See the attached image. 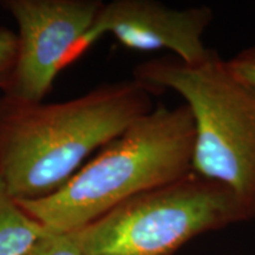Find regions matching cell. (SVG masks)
Listing matches in <instances>:
<instances>
[{
    "label": "cell",
    "mask_w": 255,
    "mask_h": 255,
    "mask_svg": "<svg viewBox=\"0 0 255 255\" xmlns=\"http://www.w3.org/2000/svg\"><path fill=\"white\" fill-rule=\"evenodd\" d=\"M227 62L233 71L255 87V44L240 51Z\"/></svg>",
    "instance_id": "30bf717a"
},
{
    "label": "cell",
    "mask_w": 255,
    "mask_h": 255,
    "mask_svg": "<svg viewBox=\"0 0 255 255\" xmlns=\"http://www.w3.org/2000/svg\"><path fill=\"white\" fill-rule=\"evenodd\" d=\"M47 231V229H46ZM25 255H84L78 232L55 233L47 231Z\"/></svg>",
    "instance_id": "ba28073f"
},
{
    "label": "cell",
    "mask_w": 255,
    "mask_h": 255,
    "mask_svg": "<svg viewBox=\"0 0 255 255\" xmlns=\"http://www.w3.org/2000/svg\"><path fill=\"white\" fill-rule=\"evenodd\" d=\"M132 78L183 98L194 122L193 171L227 187L255 219V87L218 53L199 65L167 55L143 62Z\"/></svg>",
    "instance_id": "3957f363"
},
{
    "label": "cell",
    "mask_w": 255,
    "mask_h": 255,
    "mask_svg": "<svg viewBox=\"0 0 255 255\" xmlns=\"http://www.w3.org/2000/svg\"><path fill=\"white\" fill-rule=\"evenodd\" d=\"M17 58V34L8 28L0 27V92L5 90L11 78Z\"/></svg>",
    "instance_id": "9c48e42d"
},
{
    "label": "cell",
    "mask_w": 255,
    "mask_h": 255,
    "mask_svg": "<svg viewBox=\"0 0 255 255\" xmlns=\"http://www.w3.org/2000/svg\"><path fill=\"white\" fill-rule=\"evenodd\" d=\"M212 20L208 6L177 9L154 0H114L104 2L90 39L95 44L109 33L128 49L167 50L188 65H199L216 53L203 41Z\"/></svg>",
    "instance_id": "8992f818"
},
{
    "label": "cell",
    "mask_w": 255,
    "mask_h": 255,
    "mask_svg": "<svg viewBox=\"0 0 255 255\" xmlns=\"http://www.w3.org/2000/svg\"><path fill=\"white\" fill-rule=\"evenodd\" d=\"M250 220L227 187L191 170L129 197L77 232L84 255H174L199 235Z\"/></svg>",
    "instance_id": "277c9868"
},
{
    "label": "cell",
    "mask_w": 255,
    "mask_h": 255,
    "mask_svg": "<svg viewBox=\"0 0 255 255\" xmlns=\"http://www.w3.org/2000/svg\"><path fill=\"white\" fill-rule=\"evenodd\" d=\"M194 122L182 103L157 105L108 143L50 196L18 202L55 233L76 232L136 194L193 170Z\"/></svg>",
    "instance_id": "7a4b0ae2"
},
{
    "label": "cell",
    "mask_w": 255,
    "mask_h": 255,
    "mask_svg": "<svg viewBox=\"0 0 255 255\" xmlns=\"http://www.w3.org/2000/svg\"><path fill=\"white\" fill-rule=\"evenodd\" d=\"M155 96L133 78L59 103L0 95V181L17 202L50 196L89 156L150 113Z\"/></svg>",
    "instance_id": "6da1fadb"
},
{
    "label": "cell",
    "mask_w": 255,
    "mask_h": 255,
    "mask_svg": "<svg viewBox=\"0 0 255 255\" xmlns=\"http://www.w3.org/2000/svg\"><path fill=\"white\" fill-rule=\"evenodd\" d=\"M46 232L9 195L0 181V255H25Z\"/></svg>",
    "instance_id": "52a82bcc"
},
{
    "label": "cell",
    "mask_w": 255,
    "mask_h": 255,
    "mask_svg": "<svg viewBox=\"0 0 255 255\" xmlns=\"http://www.w3.org/2000/svg\"><path fill=\"white\" fill-rule=\"evenodd\" d=\"M100 0H4L17 23V58L1 95L43 102L58 73L90 47Z\"/></svg>",
    "instance_id": "5b68a950"
}]
</instances>
